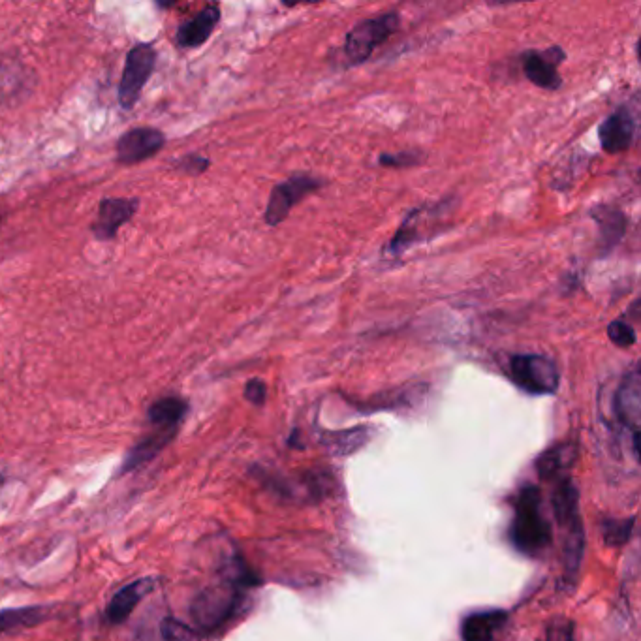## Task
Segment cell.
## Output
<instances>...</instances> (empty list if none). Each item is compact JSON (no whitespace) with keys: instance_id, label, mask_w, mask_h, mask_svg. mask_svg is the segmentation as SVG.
Here are the masks:
<instances>
[{"instance_id":"obj_1","label":"cell","mask_w":641,"mask_h":641,"mask_svg":"<svg viewBox=\"0 0 641 641\" xmlns=\"http://www.w3.org/2000/svg\"><path fill=\"white\" fill-rule=\"evenodd\" d=\"M247 585H251V574L243 564H237L234 574L226 576L196 596L190 610L194 623L204 632H213L226 625L239 608L241 589H245Z\"/></svg>"},{"instance_id":"obj_2","label":"cell","mask_w":641,"mask_h":641,"mask_svg":"<svg viewBox=\"0 0 641 641\" xmlns=\"http://www.w3.org/2000/svg\"><path fill=\"white\" fill-rule=\"evenodd\" d=\"M510 540L525 555H538L551 544V525L542 512L540 491L534 485L519 489Z\"/></svg>"},{"instance_id":"obj_3","label":"cell","mask_w":641,"mask_h":641,"mask_svg":"<svg viewBox=\"0 0 641 641\" xmlns=\"http://www.w3.org/2000/svg\"><path fill=\"white\" fill-rule=\"evenodd\" d=\"M553 510L564 532V566L568 579H576L583 559L585 532L579 516L578 489L570 478H563L553 493Z\"/></svg>"},{"instance_id":"obj_4","label":"cell","mask_w":641,"mask_h":641,"mask_svg":"<svg viewBox=\"0 0 641 641\" xmlns=\"http://www.w3.org/2000/svg\"><path fill=\"white\" fill-rule=\"evenodd\" d=\"M399 14L388 12L382 16L363 19L344 40V55L352 64L365 63L376 49L384 46L399 29Z\"/></svg>"},{"instance_id":"obj_5","label":"cell","mask_w":641,"mask_h":641,"mask_svg":"<svg viewBox=\"0 0 641 641\" xmlns=\"http://www.w3.org/2000/svg\"><path fill=\"white\" fill-rule=\"evenodd\" d=\"M508 375L521 390L531 395H551L559 388L557 363L542 354H516L508 361Z\"/></svg>"},{"instance_id":"obj_6","label":"cell","mask_w":641,"mask_h":641,"mask_svg":"<svg viewBox=\"0 0 641 641\" xmlns=\"http://www.w3.org/2000/svg\"><path fill=\"white\" fill-rule=\"evenodd\" d=\"M157 64V51L151 44H138L126 55L123 78L119 83V104L123 110H132L140 100L145 83L151 78Z\"/></svg>"},{"instance_id":"obj_7","label":"cell","mask_w":641,"mask_h":641,"mask_svg":"<svg viewBox=\"0 0 641 641\" xmlns=\"http://www.w3.org/2000/svg\"><path fill=\"white\" fill-rule=\"evenodd\" d=\"M324 185H326L324 179H316V177L303 175V173L292 175L290 179L275 185V188L271 190L264 220L269 226H279L282 220L288 219L292 209L301 200H305L309 194L320 190Z\"/></svg>"},{"instance_id":"obj_8","label":"cell","mask_w":641,"mask_h":641,"mask_svg":"<svg viewBox=\"0 0 641 641\" xmlns=\"http://www.w3.org/2000/svg\"><path fill=\"white\" fill-rule=\"evenodd\" d=\"M564 59L566 55L559 46L548 47L542 51L531 49L523 53L521 68L525 78L529 79L532 85L546 91H557L563 85V78L559 76V66Z\"/></svg>"},{"instance_id":"obj_9","label":"cell","mask_w":641,"mask_h":641,"mask_svg":"<svg viewBox=\"0 0 641 641\" xmlns=\"http://www.w3.org/2000/svg\"><path fill=\"white\" fill-rule=\"evenodd\" d=\"M615 414L617 420L632 433V448L634 454L638 455L641 422V376L638 365H634L626 373L619 390L615 393Z\"/></svg>"},{"instance_id":"obj_10","label":"cell","mask_w":641,"mask_h":641,"mask_svg":"<svg viewBox=\"0 0 641 641\" xmlns=\"http://www.w3.org/2000/svg\"><path fill=\"white\" fill-rule=\"evenodd\" d=\"M166 145V136L151 126H141L128 130L125 136L117 141V162L121 166H132L147 158L155 157L158 151Z\"/></svg>"},{"instance_id":"obj_11","label":"cell","mask_w":641,"mask_h":641,"mask_svg":"<svg viewBox=\"0 0 641 641\" xmlns=\"http://www.w3.org/2000/svg\"><path fill=\"white\" fill-rule=\"evenodd\" d=\"M138 198H104L98 207V220L91 232L98 241H111L117 237L121 226L138 213Z\"/></svg>"},{"instance_id":"obj_12","label":"cell","mask_w":641,"mask_h":641,"mask_svg":"<svg viewBox=\"0 0 641 641\" xmlns=\"http://www.w3.org/2000/svg\"><path fill=\"white\" fill-rule=\"evenodd\" d=\"M600 143L606 153H623L628 151L636 136V119L628 106H621L606 117V121L598 128Z\"/></svg>"},{"instance_id":"obj_13","label":"cell","mask_w":641,"mask_h":641,"mask_svg":"<svg viewBox=\"0 0 641 641\" xmlns=\"http://www.w3.org/2000/svg\"><path fill=\"white\" fill-rule=\"evenodd\" d=\"M155 585H157L155 579L141 578L128 583L121 591H117L106 608V617L111 625L125 623L141 600L155 589Z\"/></svg>"},{"instance_id":"obj_14","label":"cell","mask_w":641,"mask_h":641,"mask_svg":"<svg viewBox=\"0 0 641 641\" xmlns=\"http://www.w3.org/2000/svg\"><path fill=\"white\" fill-rule=\"evenodd\" d=\"M219 21V6L217 4L205 6L200 14H196V16L188 19L179 27L177 36H175L177 46L185 47V49L202 46L211 38V34L215 31V27L219 25Z\"/></svg>"},{"instance_id":"obj_15","label":"cell","mask_w":641,"mask_h":641,"mask_svg":"<svg viewBox=\"0 0 641 641\" xmlns=\"http://www.w3.org/2000/svg\"><path fill=\"white\" fill-rule=\"evenodd\" d=\"M188 412V403L181 397H162L155 401L149 410L147 418L157 429L164 431H177L181 422L185 420Z\"/></svg>"},{"instance_id":"obj_16","label":"cell","mask_w":641,"mask_h":641,"mask_svg":"<svg viewBox=\"0 0 641 641\" xmlns=\"http://www.w3.org/2000/svg\"><path fill=\"white\" fill-rule=\"evenodd\" d=\"M506 621L504 611H480L469 615L461 625V636L465 641H493Z\"/></svg>"},{"instance_id":"obj_17","label":"cell","mask_w":641,"mask_h":641,"mask_svg":"<svg viewBox=\"0 0 641 641\" xmlns=\"http://www.w3.org/2000/svg\"><path fill=\"white\" fill-rule=\"evenodd\" d=\"M177 431H164V429H158L155 435H149V437L143 438L140 440L130 452L125 457V465L121 472H130V470L138 469L141 465L149 463L151 459H155L168 444L170 440L175 437Z\"/></svg>"},{"instance_id":"obj_18","label":"cell","mask_w":641,"mask_h":641,"mask_svg":"<svg viewBox=\"0 0 641 641\" xmlns=\"http://www.w3.org/2000/svg\"><path fill=\"white\" fill-rule=\"evenodd\" d=\"M576 455H578V448L574 444H557L540 455L536 467L540 476L544 478L557 476L559 472H566L572 467V463L576 461Z\"/></svg>"},{"instance_id":"obj_19","label":"cell","mask_w":641,"mask_h":641,"mask_svg":"<svg viewBox=\"0 0 641 641\" xmlns=\"http://www.w3.org/2000/svg\"><path fill=\"white\" fill-rule=\"evenodd\" d=\"M591 217L600 224L602 237H604L608 249L613 247V245H617V243L621 241V237L625 235V215H623L619 209H613V207H596V209H593Z\"/></svg>"},{"instance_id":"obj_20","label":"cell","mask_w":641,"mask_h":641,"mask_svg":"<svg viewBox=\"0 0 641 641\" xmlns=\"http://www.w3.org/2000/svg\"><path fill=\"white\" fill-rule=\"evenodd\" d=\"M46 608H17V610L0 611V636L17 628L34 626L46 619Z\"/></svg>"},{"instance_id":"obj_21","label":"cell","mask_w":641,"mask_h":641,"mask_svg":"<svg viewBox=\"0 0 641 641\" xmlns=\"http://www.w3.org/2000/svg\"><path fill=\"white\" fill-rule=\"evenodd\" d=\"M160 634L164 641H200L202 636L198 634L196 628L185 625L183 621L175 619V617H166L160 623Z\"/></svg>"},{"instance_id":"obj_22","label":"cell","mask_w":641,"mask_h":641,"mask_svg":"<svg viewBox=\"0 0 641 641\" xmlns=\"http://www.w3.org/2000/svg\"><path fill=\"white\" fill-rule=\"evenodd\" d=\"M608 337H610L611 343L617 344L621 348H630L632 344H636V341H638L636 331L630 324H626L625 320L611 322L610 326H608Z\"/></svg>"},{"instance_id":"obj_23","label":"cell","mask_w":641,"mask_h":641,"mask_svg":"<svg viewBox=\"0 0 641 641\" xmlns=\"http://www.w3.org/2000/svg\"><path fill=\"white\" fill-rule=\"evenodd\" d=\"M634 519L628 521H608L604 527V538L611 546H621L630 538Z\"/></svg>"},{"instance_id":"obj_24","label":"cell","mask_w":641,"mask_h":641,"mask_svg":"<svg viewBox=\"0 0 641 641\" xmlns=\"http://www.w3.org/2000/svg\"><path fill=\"white\" fill-rule=\"evenodd\" d=\"M378 162L384 168H412V166H416L420 162V157L416 153H410V151L395 153V155L384 153V155H380Z\"/></svg>"},{"instance_id":"obj_25","label":"cell","mask_w":641,"mask_h":641,"mask_svg":"<svg viewBox=\"0 0 641 641\" xmlns=\"http://www.w3.org/2000/svg\"><path fill=\"white\" fill-rule=\"evenodd\" d=\"M546 641H574V625L568 619H555L548 626Z\"/></svg>"},{"instance_id":"obj_26","label":"cell","mask_w":641,"mask_h":641,"mask_svg":"<svg viewBox=\"0 0 641 641\" xmlns=\"http://www.w3.org/2000/svg\"><path fill=\"white\" fill-rule=\"evenodd\" d=\"M266 397L267 388L264 380L252 378V380L247 382V386H245V399H247L249 403L256 405V407H262V405L266 403Z\"/></svg>"},{"instance_id":"obj_27","label":"cell","mask_w":641,"mask_h":641,"mask_svg":"<svg viewBox=\"0 0 641 641\" xmlns=\"http://www.w3.org/2000/svg\"><path fill=\"white\" fill-rule=\"evenodd\" d=\"M209 164H211L209 158L202 157V155H188L181 160V170L198 175V173H204L209 168Z\"/></svg>"}]
</instances>
